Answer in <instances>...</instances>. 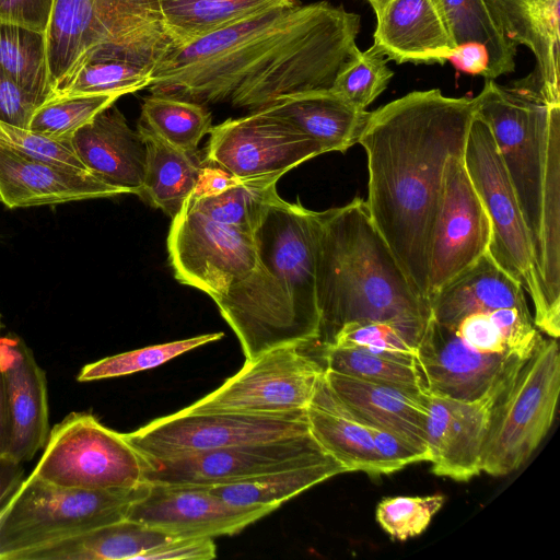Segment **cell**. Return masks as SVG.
Listing matches in <instances>:
<instances>
[{
    "instance_id": "cell-51",
    "label": "cell",
    "mask_w": 560,
    "mask_h": 560,
    "mask_svg": "<svg viewBox=\"0 0 560 560\" xmlns=\"http://www.w3.org/2000/svg\"><path fill=\"white\" fill-rule=\"evenodd\" d=\"M22 464L9 455H0V508L25 479Z\"/></svg>"
},
{
    "instance_id": "cell-48",
    "label": "cell",
    "mask_w": 560,
    "mask_h": 560,
    "mask_svg": "<svg viewBox=\"0 0 560 560\" xmlns=\"http://www.w3.org/2000/svg\"><path fill=\"white\" fill-rule=\"evenodd\" d=\"M374 446L386 464L389 472H395L410 464L430 462V453L420 450L398 435L369 427Z\"/></svg>"
},
{
    "instance_id": "cell-28",
    "label": "cell",
    "mask_w": 560,
    "mask_h": 560,
    "mask_svg": "<svg viewBox=\"0 0 560 560\" xmlns=\"http://www.w3.org/2000/svg\"><path fill=\"white\" fill-rule=\"evenodd\" d=\"M171 538L126 518L26 551L16 560H138Z\"/></svg>"
},
{
    "instance_id": "cell-4",
    "label": "cell",
    "mask_w": 560,
    "mask_h": 560,
    "mask_svg": "<svg viewBox=\"0 0 560 560\" xmlns=\"http://www.w3.org/2000/svg\"><path fill=\"white\" fill-rule=\"evenodd\" d=\"M474 98L522 210L548 306L560 319V103L490 79Z\"/></svg>"
},
{
    "instance_id": "cell-52",
    "label": "cell",
    "mask_w": 560,
    "mask_h": 560,
    "mask_svg": "<svg viewBox=\"0 0 560 560\" xmlns=\"http://www.w3.org/2000/svg\"><path fill=\"white\" fill-rule=\"evenodd\" d=\"M13 425L4 373L0 365V455H8L12 443Z\"/></svg>"
},
{
    "instance_id": "cell-30",
    "label": "cell",
    "mask_w": 560,
    "mask_h": 560,
    "mask_svg": "<svg viewBox=\"0 0 560 560\" xmlns=\"http://www.w3.org/2000/svg\"><path fill=\"white\" fill-rule=\"evenodd\" d=\"M296 0H161L163 20L174 47Z\"/></svg>"
},
{
    "instance_id": "cell-9",
    "label": "cell",
    "mask_w": 560,
    "mask_h": 560,
    "mask_svg": "<svg viewBox=\"0 0 560 560\" xmlns=\"http://www.w3.org/2000/svg\"><path fill=\"white\" fill-rule=\"evenodd\" d=\"M559 393V346L542 338L492 408L482 471L505 476L530 457L553 422Z\"/></svg>"
},
{
    "instance_id": "cell-18",
    "label": "cell",
    "mask_w": 560,
    "mask_h": 560,
    "mask_svg": "<svg viewBox=\"0 0 560 560\" xmlns=\"http://www.w3.org/2000/svg\"><path fill=\"white\" fill-rule=\"evenodd\" d=\"M277 509L231 504L205 486L150 483L131 504L127 520L172 538H214L234 535Z\"/></svg>"
},
{
    "instance_id": "cell-10",
    "label": "cell",
    "mask_w": 560,
    "mask_h": 560,
    "mask_svg": "<svg viewBox=\"0 0 560 560\" xmlns=\"http://www.w3.org/2000/svg\"><path fill=\"white\" fill-rule=\"evenodd\" d=\"M144 457L125 434L93 415L72 412L50 431L34 477L67 489H130L145 482Z\"/></svg>"
},
{
    "instance_id": "cell-44",
    "label": "cell",
    "mask_w": 560,
    "mask_h": 560,
    "mask_svg": "<svg viewBox=\"0 0 560 560\" xmlns=\"http://www.w3.org/2000/svg\"><path fill=\"white\" fill-rule=\"evenodd\" d=\"M0 143L33 159L66 168L88 171L78 158L71 139H54L30 128L0 121Z\"/></svg>"
},
{
    "instance_id": "cell-24",
    "label": "cell",
    "mask_w": 560,
    "mask_h": 560,
    "mask_svg": "<svg viewBox=\"0 0 560 560\" xmlns=\"http://www.w3.org/2000/svg\"><path fill=\"white\" fill-rule=\"evenodd\" d=\"M0 365L13 425L8 455L21 463L28 462L45 446L50 431L45 372L16 336H0Z\"/></svg>"
},
{
    "instance_id": "cell-29",
    "label": "cell",
    "mask_w": 560,
    "mask_h": 560,
    "mask_svg": "<svg viewBox=\"0 0 560 560\" xmlns=\"http://www.w3.org/2000/svg\"><path fill=\"white\" fill-rule=\"evenodd\" d=\"M147 145L143 194L172 219L195 191L203 165L197 152L178 150L138 127Z\"/></svg>"
},
{
    "instance_id": "cell-39",
    "label": "cell",
    "mask_w": 560,
    "mask_h": 560,
    "mask_svg": "<svg viewBox=\"0 0 560 560\" xmlns=\"http://www.w3.org/2000/svg\"><path fill=\"white\" fill-rule=\"evenodd\" d=\"M393 75L387 59L376 46L372 45L364 51L355 46L340 67L330 89L353 107L366 110L386 90Z\"/></svg>"
},
{
    "instance_id": "cell-41",
    "label": "cell",
    "mask_w": 560,
    "mask_h": 560,
    "mask_svg": "<svg viewBox=\"0 0 560 560\" xmlns=\"http://www.w3.org/2000/svg\"><path fill=\"white\" fill-rule=\"evenodd\" d=\"M120 96L84 94L51 98L36 109L28 128L54 139H71L78 129L113 105Z\"/></svg>"
},
{
    "instance_id": "cell-1",
    "label": "cell",
    "mask_w": 560,
    "mask_h": 560,
    "mask_svg": "<svg viewBox=\"0 0 560 560\" xmlns=\"http://www.w3.org/2000/svg\"><path fill=\"white\" fill-rule=\"evenodd\" d=\"M361 18L327 1L280 7L174 47L148 89L202 105L250 112L330 89L357 46Z\"/></svg>"
},
{
    "instance_id": "cell-46",
    "label": "cell",
    "mask_w": 560,
    "mask_h": 560,
    "mask_svg": "<svg viewBox=\"0 0 560 560\" xmlns=\"http://www.w3.org/2000/svg\"><path fill=\"white\" fill-rule=\"evenodd\" d=\"M43 104L42 100L0 70V121L28 128L34 113Z\"/></svg>"
},
{
    "instance_id": "cell-34",
    "label": "cell",
    "mask_w": 560,
    "mask_h": 560,
    "mask_svg": "<svg viewBox=\"0 0 560 560\" xmlns=\"http://www.w3.org/2000/svg\"><path fill=\"white\" fill-rule=\"evenodd\" d=\"M138 127L178 150L195 153L212 128V117L202 104L151 93L143 100Z\"/></svg>"
},
{
    "instance_id": "cell-54",
    "label": "cell",
    "mask_w": 560,
    "mask_h": 560,
    "mask_svg": "<svg viewBox=\"0 0 560 560\" xmlns=\"http://www.w3.org/2000/svg\"><path fill=\"white\" fill-rule=\"evenodd\" d=\"M1 327H2V325H1V315H0V331H1Z\"/></svg>"
},
{
    "instance_id": "cell-20",
    "label": "cell",
    "mask_w": 560,
    "mask_h": 560,
    "mask_svg": "<svg viewBox=\"0 0 560 560\" xmlns=\"http://www.w3.org/2000/svg\"><path fill=\"white\" fill-rule=\"evenodd\" d=\"M498 399L462 401L427 393L425 436L434 475L468 481L482 471L483 445Z\"/></svg>"
},
{
    "instance_id": "cell-3",
    "label": "cell",
    "mask_w": 560,
    "mask_h": 560,
    "mask_svg": "<svg viewBox=\"0 0 560 560\" xmlns=\"http://www.w3.org/2000/svg\"><path fill=\"white\" fill-rule=\"evenodd\" d=\"M316 301V347L331 342L352 322H384L416 346L431 320L430 304L411 288L374 225L366 201L312 210Z\"/></svg>"
},
{
    "instance_id": "cell-19",
    "label": "cell",
    "mask_w": 560,
    "mask_h": 560,
    "mask_svg": "<svg viewBox=\"0 0 560 560\" xmlns=\"http://www.w3.org/2000/svg\"><path fill=\"white\" fill-rule=\"evenodd\" d=\"M427 393H415L325 369L312 397L314 407L398 435L429 452L425 436Z\"/></svg>"
},
{
    "instance_id": "cell-14",
    "label": "cell",
    "mask_w": 560,
    "mask_h": 560,
    "mask_svg": "<svg viewBox=\"0 0 560 560\" xmlns=\"http://www.w3.org/2000/svg\"><path fill=\"white\" fill-rule=\"evenodd\" d=\"M206 161L237 180L277 178L324 154L317 142L262 110L230 118L209 131Z\"/></svg>"
},
{
    "instance_id": "cell-32",
    "label": "cell",
    "mask_w": 560,
    "mask_h": 560,
    "mask_svg": "<svg viewBox=\"0 0 560 560\" xmlns=\"http://www.w3.org/2000/svg\"><path fill=\"white\" fill-rule=\"evenodd\" d=\"M343 472H348L347 469L331 456L317 463L208 488L231 504L279 508L299 493Z\"/></svg>"
},
{
    "instance_id": "cell-53",
    "label": "cell",
    "mask_w": 560,
    "mask_h": 560,
    "mask_svg": "<svg viewBox=\"0 0 560 560\" xmlns=\"http://www.w3.org/2000/svg\"><path fill=\"white\" fill-rule=\"evenodd\" d=\"M368 1L372 5V8H373V10L375 12V15L378 16L380 13L382 12L383 8L386 5V3L389 0H368Z\"/></svg>"
},
{
    "instance_id": "cell-42",
    "label": "cell",
    "mask_w": 560,
    "mask_h": 560,
    "mask_svg": "<svg viewBox=\"0 0 560 560\" xmlns=\"http://www.w3.org/2000/svg\"><path fill=\"white\" fill-rule=\"evenodd\" d=\"M444 502L441 493L385 498L377 504L375 517L393 540L405 541L422 534Z\"/></svg>"
},
{
    "instance_id": "cell-16",
    "label": "cell",
    "mask_w": 560,
    "mask_h": 560,
    "mask_svg": "<svg viewBox=\"0 0 560 560\" xmlns=\"http://www.w3.org/2000/svg\"><path fill=\"white\" fill-rule=\"evenodd\" d=\"M491 223L464 163V153L446 163L428 266L429 303L445 285L489 250Z\"/></svg>"
},
{
    "instance_id": "cell-11",
    "label": "cell",
    "mask_w": 560,
    "mask_h": 560,
    "mask_svg": "<svg viewBox=\"0 0 560 560\" xmlns=\"http://www.w3.org/2000/svg\"><path fill=\"white\" fill-rule=\"evenodd\" d=\"M307 432L306 410L252 413L182 409L125 436L142 456L161 459Z\"/></svg>"
},
{
    "instance_id": "cell-22",
    "label": "cell",
    "mask_w": 560,
    "mask_h": 560,
    "mask_svg": "<svg viewBox=\"0 0 560 560\" xmlns=\"http://www.w3.org/2000/svg\"><path fill=\"white\" fill-rule=\"evenodd\" d=\"M122 194L88 171L61 167L33 159L0 143V201L8 208H28Z\"/></svg>"
},
{
    "instance_id": "cell-27",
    "label": "cell",
    "mask_w": 560,
    "mask_h": 560,
    "mask_svg": "<svg viewBox=\"0 0 560 560\" xmlns=\"http://www.w3.org/2000/svg\"><path fill=\"white\" fill-rule=\"evenodd\" d=\"M432 319L453 328L477 312L513 307L530 313L522 285L486 253L430 301Z\"/></svg>"
},
{
    "instance_id": "cell-5",
    "label": "cell",
    "mask_w": 560,
    "mask_h": 560,
    "mask_svg": "<svg viewBox=\"0 0 560 560\" xmlns=\"http://www.w3.org/2000/svg\"><path fill=\"white\" fill-rule=\"evenodd\" d=\"M167 250L175 278L208 294L230 327L276 308L287 292L259 258L254 233L215 222L186 201Z\"/></svg>"
},
{
    "instance_id": "cell-7",
    "label": "cell",
    "mask_w": 560,
    "mask_h": 560,
    "mask_svg": "<svg viewBox=\"0 0 560 560\" xmlns=\"http://www.w3.org/2000/svg\"><path fill=\"white\" fill-rule=\"evenodd\" d=\"M149 486L75 490L30 475L0 508V560H16L26 551L126 520Z\"/></svg>"
},
{
    "instance_id": "cell-21",
    "label": "cell",
    "mask_w": 560,
    "mask_h": 560,
    "mask_svg": "<svg viewBox=\"0 0 560 560\" xmlns=\"http://www.w3.org/2000/svg\"><path fill=\"white\" fill-rule=\"evenodd\" d=\"M502 35L527 46L534 71L514 86L560 103V0H483Z\"/></svg>"
},
{
    "instance_id": "cell-38",
    "label": "cell",
    "mask_w": 560,
    "mask_h": 560,
    "mask_svg": "<svg viewBox=\"0 0 560 560\" xmlns=\"http://www.w3.org/2000/svg\"><path fill=\"white\" fill-rule=\"evenodd\" d=\"M325 369L372 383L415 393H425L415 364L357 347L313 346Z\"/></svg>"
},
{
    "instance_id": "cell-17",
    "label": "cell",
    "mask_w": 560,
    "mask_h": 560,
    "mask_svg": "<svg viewBox=\"0 0 560 560\" xmlns=\"http://www.w3.org/2000/svg\"><path fill=\"white\" fill-rule=\"evenodd\" d=\"M254 237L261 262L287 292L299 325L310 343H315L319 313L312 210L288 202L277 194L266 207Z\"/></svg>"
},
{
    "instance_id": "cell-45",
    "label": "cell",
    "mask_w": 560,
    "mask_h": 560,
    "mask_svg": "<svg viewBox=\"0 0 560 560\" xmlns=\"http://www.w3.org/2000/svg\"><path fill=\"white\" fill-rule=\"evenodd\" d=\"M453 329L464 342L476 351L482 353L510 352L489 312H477L466 315Z\"/></svg>"
},
{
    "instance_id": "cell-36",
    "label": "cell",
    "mask_w": 560,
    "mask_h": 560,
    "mask_svg": "<svg viewBox=\"0 0 560 560\" xmlns=\"http://www.w3.org/2000/svg\"><path fill=\"white\" fill-rule=\"evenodd\" d=\"M0 70L44 103L52 97L46 33L0 23Z\"/></svg>"
},
{
    "instance_id": "cell-12",
    "label": "cell",
    "mask_w": 560,
    "mask_h": 560,
    "mask_svg": "<svg viewBox=\"0 0 560 560\" xmlns=\"http://www.w3.org/2000/svg\"><path fill=\"white\" fill-rule=\"evenodd\" d=\"M325 366L307 346H282L252 360L187 411L283 413L304 411Z\"/></svg>"
},
{
    "instance_id": "cell-6",
    "label": "cell",
    "mask_w": 560,
    "mask_h": 560,
    "mask_svg": "<svg viewBox=\"0 0 560 560\" xmlns=\"http://www.w3.org/2000/svg\"><path fill=\"white\" fill-rule=\"evenodd\" d=\"M46 40L54 93L95 50L154 69L174 48L161 0H55Z\"/></svg>"
},
{
    "instance_id": "cell-31",
    "label": "cell",
    "mask_w": 560,
    "mask_h": 560,
    "mask_svg": "<svg viewBox=\"0 0 560 560\" xmlns=\"http://www.w3.org/2000/svg\"><path fill=\"white\" fill-rule=\"evenodd\" d=\"M454 47L478 43L489 56L486 79L511 73L515 69L517 45L506 39L492 20L483 0H431Z\"/></svg>"
},
{
    "instance_id": "cell-50",
    "label": "cell",
    "mask_w": 560,
    "mask_h": 560,
    "mask_svg": "<svg viewBox=\"0 0 560 560\" xmlns=\"http://www.w3.org/2000/svg\"><path fill=\"white\" fill-rule=\"evenodd\" d=\"M448 61L464 72L487 78L489 56L486 47L481 44L466 43L455 47Z\"/></svg>"
},
{
    "instance_id": "cell-49",
    "label": "cell",
    "mask_w": 560,
    "mask_h": 560,
    "mask_svg": "<svg viewBox=\"0 0 560 560\" xmlns=\"http://www.w3.org/2000/svg\"><path fill=\"white\" fill-rule=\"evenodd\" d=\"M217 557L213 538H171L144 552L142 560H210Z\"/></svg>"
},
{
    "instance_id": "cell-33",
    "label": "cell",
    "mask_w": 560,
    "mask_h": 560,
    "mask_svg": "<svg viewBox=\"0 0 560 560\" xmlns=\"http://www.w3.org/2000/svg\"><path fill=\"white\" fill-rule=\"evenodd\" d=\"M306 417L313 438L348 472L390 474L374 446L369 427L343 413L312 405L306 409Z\"/></svg>"
},
{
    "instance_id": "cell-35",
    "label": "cell",
    "mask_w": 560,
    "mask_h": 560,
    "mask_svg": "<svg viewBox=\"0 0 560 560\" xmlns=\"http://www.w3.org/2000/svg\"><path fill=\"white\" fill-rule=\"evenodd\" d=\"M152 71L153 68L121 56L94 51L78 66L51 98L84 94L122 96L148 88Z\"/></svg>"
},
{
    "instance_id": "cell-8",
    "label": "cell",
    "mask_w": 560,
    "mask_h": 560,
    "mask_svg": "<svg viewBox=\"0 0 560 560\" xmlns=\"http://www.w3.org/2000/svg\"><path fill=\"white\" fill-rule=\"evenodd\" d=\"M464 163L491 223L489 254L532 299L537 329L558 339L560 319L548 306L522 210L491 130L477 114L466 140Z\"/></svg>"
},
{
    "instance_id": "cell-15",
    "label": "cell",
    "mask_w": 560,
    "mask_h": 560,
    "mask_svg": "<svg viewBox=\"0 0 560 560\" xmlns=\"http://www.w3.org/2000/svg\"><path fill=\"white\" fill-rule=\"evenodd\" d=\"M526 360L511 352L476 351L432 317L415 355L425 393L462 401L499 398Z\"/></svg>"
},
{
    "instance_id": "cell-13",
    "label": "cell",
    "mask_w": 560,
    "mask_h": 560,
    "mask_svg": "<svg viewBox=\"0 0 560 560\" xmlns=\"http://www.w3.org/2000/svg\"><path fill=\"white\" fill-rule=\"evenodd\" d=\"M329 457L331 455L307 432L170 458L144 457L143 480L149 483L211 487L300 467Z\"/></svg>"
},
{
    "instance_id": "cell-25",
    "label": "cell",
    "mask_w": 560,
    "mask_h": 560,
    "mask_svg": "<svg viewBox=\"0 0 560 560\" xmlns=\"http://www.w3.org/2000/svg\"><path fill=\"white\" fill-rule=\"evenodd\" d=\"M376 20L373 45L398 65H443L455 48L431 0H389Z\"/></svg>"
},
{
    "instance_id": "cell-37",
    "label": "cell",
    "mask_w": 560,
    "mask_h": 560,
    "mask_svg": "<svg viewBox=\"0 0 560 560\" xmlns=\"http://www.w3.org/2000/svg\"><path fill=\"white\" fill-rule=\"evenodd\" d=\"M277 178L235 180L210 194H191L188 205L209 219L254 233L277 192Z\"/></svg>"
},
{
    "instance_id": "cell-26",
    "label": "cell",
    "mask_w": 560,
    "mask_h": 560,
    "mask_svg": "<svg viewBox=\"0 0 560 560\" xmlns=\"http://www.w3.org/2000/svg\"><path fill=\"white\" fill-rule=\"evenodd\" d=\"M258 110L288 121L317 142L324 153L346 152L359 143L370 116L331 89L288 95Z\"/></svg>"
},
{
    "instance_id": "cell-47",
    "label": "cell",
    "mask_w": 560,
    "mask_h": 560,
    "mask_svg": "<svg viewBox=\"0 0 560 560\" xmlns=\"http://www.w3.org/2000/svg\"><path fill=\"white\" fill-rule=\"evenodd\" d=\"M55 0H0V23L46 33Z\"/></svg>"
},
{
    "instance_id": "cell-43",
    "label": "cell",
    "mask_w": 560,
    "mask_h": 560,
    "mask_svg": "<svg viewBox=\"0 0 560 560\" xmlns=\"http://www.w3.org/2000/svg\"><path fill=\"white\" fill-rule=\"evenodd\" d=\"M328 345L363 348L406 363H416L417 346L400 329L389 323L352 322L346 324Z\"/></svg>"
},
{
    "instance_id": "cell-2",
    "label": "cell",
    "mask_w": 560,
    "mask_h": 560,
    "mask_svg": "<svg viewBox=\"0 0 560 560\" xmlns=\"http://www.w3.org/2000/svg\"><path fill=\"white\" fill-rule=\"evenodd\" d=\"M475 115L474 97L413 91L371 112L359 139L368 159L371 219L428 303L429 248L446 163L464 153Z\"/></svg>"
},
{
    "instance_id": "cell-23",
    "label": "cell",
    "mask_w": 560,
    "mask_h": 560,
    "mask_svg": "<svg viewBox=\"0 0 560 560\" xmlns=\"http://www.w3.org/2000/svg\"><path fill=\"white\" fill-rule=\"evenodd\" d=\"M72 147L88 172L122 194H143L147 145L113 104L71 137Z\"/></svg>"
},
{
    "instance_id": "cell-40",
    "label": "cell",
    "mask_w": 560,
    "mask_h": 560,
    "mask_svg": "<svg viewBox=\"0 0 560 560\" xmlns=\"http://www.w3.org/2000/svg\"><path fill=\"white\" fill-rule=\"evenodd\" d=\"M223 337V332L205 334L107 357L84 365L78 374L77 380L79 382H90L150 370L187 351L206 343L218 341Z\"/></svg>"
}]
</instances>
